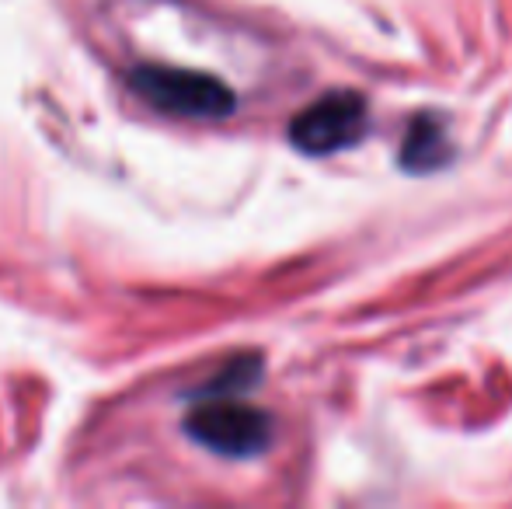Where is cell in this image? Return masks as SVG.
Masks as SVG:
<instances>
[{"mask_svg":"<svg viewBox=\"0 0 512 509\" xmlns=\"http://www.w3.org/2000/svg\"><path fill=\"white\" fill-rule=\"evenodd\" d=\"M258 360L241 356L199 391L189 394V412L178 429L189 443L223 461H251L262 457L276 440V419L269 408L244 401V391L255 384Z\"/></svg>","mask_w":512,"mask_h":509,"instance_id":"6da1fadb","label":"cell"},{"mask_svg":"<svg viewBox=\"0 0 512 509\" xmlns=\"http://www.w3.org/2000/svg\"><path fill=\"white\" fill-rule=\"evenodd\" d=\"M366 133V98L356 91H328L300 109L290 123V143L304 154L324 157L359 143Z\"/></svg>","mask_w":512,"mask_h":509,"instance_id":"7a4b0ae2","label":"cell"},{"mask_svg":"<svg viewBox=\"0 0 512 509\" xmlns=\"http://www.w3.org/2000/svg\"><path fill=\"white\" fill-rule=\"evenodd\" d=\"M450 161V136L439 116H415L401 143V164L408 171H432Z\"/></svg>","mask_w":512,"mask_h":509,"instance_id":"3957f363","label":"cell"}]
</instances>
